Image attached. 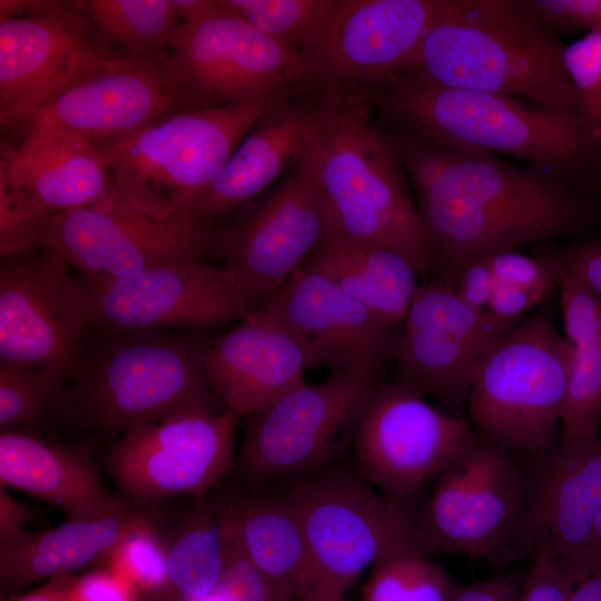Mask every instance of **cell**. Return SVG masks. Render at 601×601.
Listing matches in <instances>:
<instances>
[{"label":"cell","instance_id":"6da1fadb","mask_svg":"<svg viewBox=\"0 0 601 601\" xmlns=\"http://www.w3.org/2000/svg\"><path fill=\"white\" fill-rule=\"evenodd\" d=\"M388 142L411 185L434 280L529 245L601 233V198L490 152L397 130Z\"/></svg>","mask_w":601,"mask_h":601},{"label":"cell","instance_id":"7a4b0ae2","mask_svg":"<svg viewBox=\"0 0 601 601\" xmlns=\"http://www.w3.org/2000/svg\"><path fill=\"white\" fill-rule=\"evenodd\" d=\"M381 128L512 157L531 169L601 198V125L529 101L441 85L402 71L364 96Z\"/></svg>","mask_w":601,"mask_h":601},{"label":"cell","instance_id":"3957f363","mask_svg":"<svg viewBox=\"0 0 601 601\" xmlns=\"http://www.w3.org/2000/svg\"><path fill=\"white\" fill-rule=\"evenodd\" d=\"M208 345L173 331L90 328L50 417L75 432L119 436L183 411L223 410L205 373Z\"/></svg>","mask_w":601,"mask_h":601},{"label":"cell","instance_id":"277c9868","mask_svg":"<svg viewBox=\"0 0 601 601\" xmlns=\"http://www.w3.org/2000/svg\"><path fill=\"white\" fill-rule=\"evenodd\" d=\"M560 33L531 0H437L408 70L447 87L580 115Z\"/></svg>","mask_w":601,"mask_h":601},{"label":"cell","instance_id":"5b68a950","mask_svg":"<svg viewBox=\"0 0 601 601\" xmlns=\"http://www.w3.org/2000/svg\"><path fill=\"white\" fill-rule=\"evenodd\" d=\"M317 96L324 119L305 158L321 195L326 235L395 250L418 275L430 274L411 185L384 131L371 121V105L355 96Z\"/></svg>","mask_w":601,"mask_h":601},{"label":"cell","instance_id":"8992f818","mask_svg":"<svg viewBox=\"0 0 601 601\" xmlns=\"http://www.w3.org/2000/svg\"><path fill=\"white\" fill-rule=\"evenodd\" d=\"M282 97L179 110L134 134L93 145L125 198L158 214L193 215L235 148Z\"/></svg>","mask_w":601,"mask_h":601},{"label":"cell","instance_id":"52a82bcc","mask_svg":"<svg viewBox=\"0 0 601 601\" xmlns=\"http://www.w3.org/2000/svg\"><path fill=\"white\" fill-rule=\"evenodd\" d=\"M284 497L298 519L313 568V587L300 600L344 595L363 571L386 559L432 553L416 515L358 471L324 466L300 476Z\"/></svg>","mask_w":601,"mask_h":601},{"label":"cell","instance_id":"ba28073f","mask_svg":"<svg viewBox=\"0 0 601 601\" xmlns=\"http://www.w3.org/2000/svg\"><path fill=\"white\" fill-rule=\"evenodd\" d=\"M481 437L437 475L416 515L431 550L484 559L493 565L531 558L539 544L532 522L533 456Z\"/></svg>","mask_w":601,"mask_h":601},{"label":"cell","instance_id":"9c48e42d","mask_svg":"<svg viewBox=\"0 0 601 601\" xmlns=\"http://www.w3.org/2000/svg\"><path fill=\"white\" fill-rule=\"evenodd\" d=\"M550 299L494 345L466 402L481 437L533 457L556 436L573 352Z\"/></svg>","mask_w":601,"mask_h":601},{"label":"cell","instance_id":"30bf717a","mask_svg":"<svg viewBox=\"0 0 601 601\" xmlns=\"http://www.w3.org/2000/svg\"><path fill=\"white\" fill-rule=\"evenodd\" d=\"M213 245L204 221L147 210L115 189L69 211L26 220L0 237V255L42 246L87 277H125L147 268L201 260Z\"/></svg>","mask_w":601,"mask_h":601},{"label":"cell","instance_id":"8fae6325","mask_svg":"<svg viewBox=\"0 0 601 601\" xmlns=\"http://www.w3.org/2000/svg\"><path fill=\"white\" fill-rule=\"evenodd\" d=\"M180 22L151 61L178 110L227 107L306 91L303 55L227 10Z\"/></svg>","mask_w":601,"mask_h":601},{"label":"cell","instance_id":"7c38bea8","mask_svg":"<svg viewBox=\"0 0 601 601\" xmlns=\"http://www.w3.org/2000/svg\"><path fill=\"white\" fill-rule=\"evenodd\" d=\"M90 328L201 329L242 321L257 303L226 266L187 260L125 277H76Z\"/></svg>","mask_w":601,"mask_h":601},{"label":"cell","instance_id":"4fadbf2b","mask_svg":"<svg viewBox=\"0 0 601 601\" xmlns=\"http://www.w3.org/2000/svg\"><path fill=\"white\" fill-rule=\"evenodd\" d=\"M130 61L98 39L82 1H40L32 13L0 17L1 126H21L73 86Z\"/></svg>","mask_w":601,"mask_h":601},{"label":"cell","instance_id":"5bb4252c","mask_svg":"<svg viewBox=\"0 0 601 601\" xmlns=\"http://www.w3.org/2000/svg\"><path fill=\"white\" fill-rule=\"evenodd\" d=\"M469 418L428 403L398 383L376 382L358 412L353 446L358 473L403 502L479 440Z\"/></svg>","mask_w":601,"mask_h":601},{"label":"cell","instance_id":"9a60e30c","mask_svg":"<svg viewBox=\"0 0 601 601\" xmlns=\"http://www.w3.org/2000/svg\"><path fill=\"white\" fill-rule=\"evenodd\" d=\"M238 417L227 410L194 408L122 433L104 460L116 492L146 505L207 495L233 469Z\"/></svg>","mask_w":601,"mask_h":601},{"label":"cell","instance_id":"2e32d148","mask_svg":"<svg viewBox=\"0 0 601 601\" xmlns=\"http://www.w3.org/2000/svg\"><path fill=\"white\" fill-rule=\"evenodd\" d=\"M437 0H337L303 51L305 90L364 95L410 69Z\"/></svg>","mask_w":601,"mask_h":601},{"label":"cell","instance_id":"e0dca14e","mask_svg":"<svg viewBox=\"0 0 601 601\" xmlns=\"http://www.w3.org/2000/svg\"><path fill=\"white\" fill-rule=\"evenodd\" d=\"M377 382L361 370H334L248 415L237 462L253 479L306 475L326 466L341 439L354 432L361 406Z\"/></svg>","mask_w":601,"mask_h":601},{"label":"cell","instance_id":"ac0fdd59","mask_svg":"<svg viewBox=\"0 0 601 601\" xmlns=\"http://www.w3.org/2000/svg\"><path fill=\"white\" fill-rule=\"evenodd\" d=\"M520 321L477 311L442 282L420 284L395 341L394 381L455 414L486 355Z\"/></svg>","mask_w":601,"mask_h":601},{"label":"cell","instance_id":"d6986e66","mask_svg":"<svg viewBox=\"0 0 601 601\" xmlns=\"http://www.w3.org/2000/svg\"><path fill=\"white\" fill-rule=\"evenodd\" d=\"M70 268L42 246L1 257L0 363L68 371L90 329Z\"/></svg>","mask_w":601,"mask_h":601},{"label":"cell","instance_id":"ffe728a7","mask_svg":"<svg viewBox=\"0 0 601 601\" xmlns=\"http://www.w3.org/2000/svg\"><path fill=\"white\" fill-rule=\"evenodd\" d=\"M326 229L321 195L304 156L223 237L224 265L258 306L300 269Z\"/></svg>","mask_w":601,"mask_h":601},{"label":"cell","instance_id":"44dd1931","mask_svg":"<svg viewBox=\"0 0 601 601\" xmlns=\"http://www.w3.org/2000/svg\"><path fill=\"white\" fill-rule=\"evenodd\" d=\"M257 309L299 342L312 367L377 375L393 356L394 328L317 273L300 268Z\"/></svg>","mask_w":601,"mask_h":601},{"label":"cell","instance_id":"7402d4cb","mask_svg":"<svg viewBox=\"0 0 601 601\" xmlns=\"http://www.w3.org/2000/svg\"><path fill=\"white\" fill-rule=\"evenodd\" d=\"M115 189L96 145L71 134L37 130L0 160V234L19 224L90 205Z\"/></svg>","mask_w":601,"mask_h":601},{"label":"cell","instance_id":"603a6c76","mask_svg":"<svg viewBox=\"0 0 601 601\" xmlns=\"http://www.w3.org/2000/svg\"><path fill=\"white\" fill-rule=\"evenodd\" d=\"M323 99L307 91L274 101L235 148L193 215L205 221L257 197L307 152L323 125Z\"/></svg>","mask_w":601,"mask_h":601},{"label":"cell","instance_id":"cb8c5ba5","mask_svg":"<svg viewBox=\"0 0 601 601\" xmlns=\"http://www.w3.org/2000/svg\"><path fill=\"white\" fill-rule=\"evenodd\" d=\"M176 111L177 104L154 63L130 61L73 86L20 127L24 135L55 130L100 144Z\"/></svg>","mask_w":601,"mask_h":601},{"label":"cell","instance_id":"d4e9b609","mask_svg":"<svg viewBox=\"0 0 601 601\" xmlns=\"http://www.w3.org/2000/svg\"><path fill=\"white\" fill-rule=\"evenodd\" d=\"M306 368L312 365L299 342L257 307L211 342L205 354L213 393L238 416L258 412L304 383Z\"/></svg>","mask_w":601,"mask_h":601},{"label":"cell","instance_id":"484cf974","mask_svg":"<svg viewBox=\"0 0 601 601\" xmlns=\"http://www.w3.org/2000/svg\"><path fill=\"white\" fill-rule=\"evenodd\" d=\"M601 511V437L555 436L533 457L532 522L538 540L544 536L556 561L591 548Z\"/></svg>","mask_w":601,"mask_h":601},{"label":"cell","instance_id":"4316f807","mask_svg":"<svg viewBox=\"0 0 601 601\" xmlns=\"http://www.w3.org/2000/svg\"><path fill=\"white\" fill-rule=\"evenodd\" d=\"M0 486L59 509L66 520L116 514L134 503L106 486L88 455L24 428L0 432Z\"/></svg>","mask_w":601,"mask_h":601},{"label":"cell","instance_id":"83f0119b","mask_svg":"<svg viewBox=\"0 0 601 601\" xmlns=\"http://www.w3.org/2000/svg\"><path fill=\"white\" fill-rule=\"evenodd\" d=\"M155 504L132 503L106 516L65 520L42 531L0 544L1 585L18 591L43 578L70 573L104 560L134 525L149 519Z\"/></svg>","mask_w":601,"mask_h":601},{"label":"cell","instance_id":"f1b7e54d","mask_svg":"<svg viewBox=\"0 0 601 601\" xmlns=\"http://www.w3.org/2000/svg\"><path fill=\"white\" fill-rule=\"evenodd\" d=\"M215 502L225 530L264 577L296 601L311 591L314 577L309 551L284 496L246 494Z\"/></svg>","mask_w":601,"mask_h":601},{"label":"cell","instance_id":"f546056e","mask_svg":"<svg viewBox=\"0 0 601 601\" xmlns=\"http://www.w3.org/2000/svg\"><path fill=\"white\" fill-rule=\"evenodd\" d=\"M300 268L326 277L392 328L403 323L420 286L418 273L397 252L332 235Z\"/></svg>","mask_w":601,"mask_h":601},{"label":"cell","instance_id":"4dcf8cb0","mask_svg":"<svg viewBox=\"0 0 601 601\" xmlns=\"http://www.w3.org/2000/svg\"><path fill=\"white\" fill-rule=\"evenodd\" d=\"M161 536L171 585L187 601L210 595L227 561L226 538L215 500L208 494L191 497L175 528Z\"/></svg>","mask_w":601,"mask_h":601},{"label":"cell","instance_id":"1f68e13d","mask_svg":"<svg viewBox=\"0 0 601 601\" xmlns=\"http://www.w3.org/2000/svg\"><path fill=\"white\" fill-rule=\"evenodd\" d=\"M82 6L98 39L134 61L165 56L181 22L174 0H87Z\"/></svg>","mask_w":601,"mask_h":601},{"label":"cell","instance_id":"d6a6232c","mask_svg":"<svg viewBox=\"0 0 601 601\" xmlns=\"http://www.w3.org/2000/svg\"><path fill=\"white\" fill-rule=\"evenodd\" d=\"M456 587L430 554L404 553L372 568L359 601H451Z\"/></svg>","mask_w":601,"mask_h":601},{"label":"cell","instance_id":"836d02e7","mask_svg":"<svg viewBox=\"0 0 601 601\" xmlns=\"http://www.w3.org/2000/svg\"><path fill=\"white\" fill-rule=\"evenodd\" d=\"M337 0H220L263 35L300 53L311 45Z\"/></svg>","mask_w":601,"mask_h":601},{"label":"cell","instance_id":"e575fe53","mask_svg":"<svg viewBox=\"0 0 601 601\" xmlns=\"http://www.w3.org/2000/svg\"><path fill=\"white\" fill-rule=\"evenodd\" d=\"M560 433L595 440L601 433V334L573 346Z\"/></svg>","mask_w":601,"mask_h":601},{"label":"cell","instance_id":"d590c367","mask_svg":"<svg viewBox=\"0 0 601 601\" xmlns=\"http://www.w3.org/2000/svg\"><path fill=\"white\" fill-rule=\"evenodd\" d=\"M63 373L0 363V427L24 428L50 417Z\"/></svg>","mask_w":601,"mask_h":601},{"label":"cell","instance_id":"8d00e7d4","mask_svg":"<svg viewBox=\"0 0 601 601\" xmlns=\"http://www.w3.org/2000/svg\"><path fill=\"white\" fill-rule=\"evenodd\" d=\"M131 588L152 590L168 581L166 545L157 526V511L130 528L104 559Z\"/></svg>","mask_w":601,"mask_h":601},{"label":"cell","instance_id":"74e56055","mask_svg":"<svg viewBox=\"0 0 601 601\" xmlns=\"http://www.w3.org/2000/svg\"><path fill=\"white\" fill-rule=\"evenodd\" d=\"M563 60L573 83L580 116L601 122V30L565 45Z\"/></svg>","mask_w":601,"mask_h":601},{"label":"cell","instance_id":"f35d334b","mask_svg":"<svg viewBox=\"0 0 601 601\" xmlns=\"http://www.w3.org/2000/svg\"><path fill=\"white\" fill-rule=\"evenodd\" d=\"M220 518V516H219ZM221 521V520H220ZM223 524V523H221ZM224 528V525H223ZM227 561L214 592L193 601H295L296 599L279 589L264 577L239 551L224 528Z\"/></svg>","mask_w":601,"mask_h":601},{"label":"cell","instance_id":"ab89813d","mask_svg":"<svg viewBox=\"0 0 601 601\" xmlns=\"http://www.w3.org/2000/svg\"><path fill=\"white\" fill-rule=\"evenodd\" d=\"M555 268L563 336L572 346H579L598 336L601 297L565 272Z\"/></svg>","mask_w":601,"mask_h":601},{"label":"cell","instance_id":"60d3db41","mask_svg":"<svg viewBox=\"0 0 601 601\" xmlns=\"http://www.w3.org/2000/svg\"><path fill=\"white\" fill-rule=\"evenodd\" d=\"M538 252L601 297V233L564 244L540 245Z\"/></svg>","mask_w":601,"mask_h":601},{"label":"cell","instance_id":"b9f144b4","mask_svg":"<svg viewBox=\"0 0 601 601\" xmlns=\"http://www.w3.org/2000/svg\"><path fill=\"white\" fill-rule=\"evenodd\" d=\"M496 283L515 286L541 288L554 293L558 290V272L550 258L536 252L525 255L504 252L487 257Z\"/></svg>","mask_w":601,"mask_h":601},{"label":"cell","instance_id":"7bdbcfd3","mask_svg":"<svg viewBox=\"0 0 601 601\" xmlns=\"http://www.w3.org/2000/svg\"><path fill=\"white\" fill-rule=\"evenodd\" d=\"M69 601H134L132 588L111 569L50 578Z\"/></svg>","mask_w":601,"mask_h":601},{"label":"cell","instance_id":"ee69618b","mask_svg":"<svg viewBox=\"0 0 601 601\" xmlns=\"http://www.w3.org/2000/svg\"><path fill=\"white\" fill-rule=\"evenodd\" d=\"M519 601H565L559 564L544 536H541L531 555L529 570L522 579Z\"/></svg>","mask_w":601,"mask_h":601},{"label":"cell","instance_id":"f6af8a7d","mask_svg":"<svg viewBox=\"0 0 601 601\" xmlns=\"http://www.w3.org/2000/svg\"><path fill=\"white\" fill-rule=\"evenodd\" d=\"M556 562L564 585L565 601H601V553L590 549Z\"/></svg>","mask_w":601,"mask_h":601},{"label":"cell","instance_id":"bcb514c9","mask_svg":"<svg viewBox=\"0 0 601 601\" xmlns=\"http://www.w3.org/2000/svg\"><path fill=\"white\" fill-rule=\"evenodd\" d=\"M560 31L601 30V0H531Z\"/></svg>","mask_w":601,"mask_h":601},{"label":"cell","instance_id":"7dc6e473","mask_svg":"<svg viewBox=\"0 0 601 601\" xmlns=\"http://www.w3.org/2000/svg\"><path fill=\"white\" fill-rule=\"evenodd\" d=\"M552 292L495 282L486 313L509 321L521 319L530 308L550 299Z\"/></svg>","mask_w":601,"mask_h":601},{"label":"cell","instance_id":"c3c4849f","mask_svg":"<svg viewBox=\"0 0 601 601\" xmlns=\"http://www.w3.org/2000/svg\"><path fill=\"white\" fill-rule=\"evenodd\" d=\"M495 287L487 257L471 262L460 269L452 288L471 307L486 312Z\"/></svg>","mask_w":601,"mask_h":601},{"label":"cell","instance_id":"681fc988","mask_svg":"<svg viewBox=\"0 0 601 601\" xmlns=\"http://www.w3.org/2000/svg\"><path fill=\"white\" fill-rule=\"evenodd\" d=\"M521 583L512 575H495L456 587L451 601H519Z\"/></svg>","mask_w":601,"mask_h":601},{"label":"cell","instance_id":"f907efd6","mask_svg":"<svg viewBox=\"0 0 601 601\" xmlns=\"http://www.w3.org/2000/svg\"><path fill=\"white\" fill-rule=\"evenodd\" d=\"M35 518L32 509L17 500L9 489L0 486V544L21 538Z\"/></svg>","mask_w":601,"mask_h":601},{"label":"cell","instance_id":"816d5d0a","mask_svg":"<svg viewBox=\"0 0 601 601\" xmlns=\"http://www.w3.org/2000/svg\"><path fill=\"white\" fill-rule=\"evenodd\" d=\"M181 22L204 19L219 9L218 0H174Z\"/></svg>","mask_w":601,"mask_h":601},{"label":"cell","instance_id":"f5cc1de1","mask_svg":"<svg viewBox=\"0 0 601 601\" xmlns=\"http://www.w3.org/2000/svg\"><path fill=\"white\" fill-rule=\"evenodd\" d=\"M14 601H69L60 589L50 581L48 585L24 594Z\"/></svg>","mask_w":601,"mask_h":601},{"label":"cell","instance_id":"db71d44e","mask_svg":"<svg viewBox=\"0 0 601 601\" xmlns=\"http://www.w3.org/2000/svg\"><path fill=\"white\" fill-rule=\"evenodd\" d=\"M591 548L601 553V511L599 512L593 526Z\"/></svg>","mask_w":601,"mask_h":601},{"label":"cell","instance_id":"11a10c76","mask_svg":"<svg viewBox=\"0 0 601 601\" xmlns=\"http://www.w3.org/2000/svg\"><path fill=\"white\" fill-rule=\"evenodd\" d=\"M344 595L338 594H317L309 597L303 601H343Z\"/></svg>","mask_w":601,"mask_h":601},{"label":"cell","instance_id":"9f6ffc18","mask_svg":"<svg viewBox=\"0 0 601 601\" xmlns=\"http://www.w3.org/2000/svg\"><path fill=\"white\" fill-rule=\"evenodd\" d=\"M599 437H601V433H600V436H599Z\"/></svg>","mask_w":601,"mask_h":601},{"label":"cell","instance_id":"6f0895ef","mask_svg":"<svg viewBox=\"0 0 601 601\" xmlns=\"http://www.w3.org/2000/svg\"><path fill=\"white\" fill-rule=\"evenodd\" d=\"M600 125H601V122H600Z\"/></svg>","mask_w":601,"mask_h":601}]
</instances>
